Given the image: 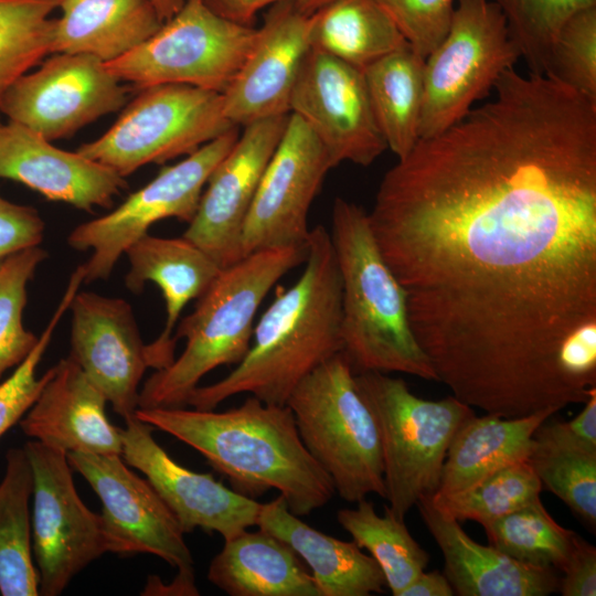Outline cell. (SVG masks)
I'll return each mask as SVG.
<instances>
[{"mask_svg": "<svg viewBox=\"0 0 596 596\" xmlns=\"http://www.w3.org/2000/svg\"><path fill=\"white\" fill-rule=\"evenodd\" d=\"M494 97L421 138L368 213L439 382L512 418L584 404L560 360L596 321V108L509 72Z\"/></svg>", "mask_w": 596, "mask_h": 596, "instance_id": "cell-1", "label": "cell"}, {"mask_svg": "<svg viewBox=\"0 0 596 596\" xmlns=\"http://www.w3.org/2000/svg\"><path fill=\"white\" fill-rule=\"evenodd\" d=\"M305 268L254 326L249 349L226 376L195 387L187 406L214 409L242 393L286 405L296 386L342 351L341 279L329 231L310 228Z\"/></svg>", "mask_w": 596, "mask_h": 596, "instance_id": "cell-2", "label": "cell"}, {"mask_svg": "<svg viewBox=\"0 0 596 596\" xmlns=\"http://www.w3.org/2000/svg\"><path fill=\"white\" fill-rule=\"evenodd\" d=\"M135 416L199 451L238 493L276 489L298 517L326 505L336 491L311 457L287 405L249 395L224 412L183 407L138 408Z\"/></svg>", "mask_w": 596, "mask_h": 596, "instance_id": "cell-3", "label": "cell"}, {"mask_svg": "<svg viewBox=\"0 0 596 596\" xmlns=\"http://www.w3.org/2000/svg\"><path fill=\"white\" fill-rule=\"evenodd\" d=\"M329 234L341 279V352L354 374L400 372L438 381L413 333L405 289L376 245L368 212L337 198Z\"/></svg>", "mask_w": 596, "mask_h": 596, "instance_id": "cell-4", "label": "cell"}, {"mask_svg": "<svg viewBox=\"0 0 596 596\" xmlns=\"http://www.w3.org/2000/svg\"><path fill=\"white\" fill-rule=\"evenodd\" d=\"M307 246L268 248L222 268L177 327L181 355L151 374L138 408L183 407L200 380L221 365L237 364L249 349L255 316L270 289L305 263Z\"/></svg>", "mask_w": 596, "mask_h": 596, "instance_id": "cell-5", "label": "cell"}, {"mask_svg": "<svg viewBox=\"0 0 596 596\" xmlns=\"http://www.w3.org/2000/svg\"><path fill=\"white\" fill-rule=\"evenodd\" d=\"M286 405L305 447L341 499L356 503L371 493L385 499L376 422L342 352L310 372Z\"/></svg>", "mask_w": 596, "mask_h": 596, "instance_id": "cell-6", "label": "cell"}, {"mask_svg": "<svg viewBox=\"0 0 596 596\" xmlns=\"http://www.w3.org/2000/svg\"><path fill=\"white\" fill-rule=\"evenodd\" d=\"M354 380L379 429L387 507L405 520L419 499L437 491L448 447L475 412L454 395L418 397L387 373L362 372Z\"/></svg>", "mask_w": 596, "mask_h": 596, "instance_id": "cell-7", "label": "cell"}, {"mask_svg": "<svg viewBox=\"0 0 596 596\" xmlns=\"http://www.w3.org/2000/svg\"><path fill=\"white\" fill-rule=\"evenodd\" d=\"M234 127L221 93L161 84L139 89L114 125L77 151L126 178L142 166L189 156Z\"/></svg>", "mask_w": 596, "mask_h": 596, "instance_id": "cell-8", "label": "cell"}, {"mask_svg": "<svg viewBox=\"0 0 596 596\" xmlns=\"http://www.w3.org/2000/svg\"><path fill=\"white\" fill-rule=\"evenodd\" d=\"M519 58L493 1L458 0L446 35L425 57L419 139L459 121Z\"/></svg>", "mask_w": 596, "mask_h": 596, "instance_id": "cell-9", "label": "cell"}, {"mask_svg": "<svg viewBox=\"0 0 596 596\" xmlns=\"http://www.w3.org/2000/svg\"><path fill=\"white\" fill-rule=\"evenodd\" d=\"M255 36V28L216 13L206 0H185L149 39L105 64L115 77L138 89L184 84L223 94Z\"/></svg>", "mask_w": 596, "mask_h": 596, "instance_id": "cell-10", "label": "cell"}, {"mask_svg": "<svg viewBox=\"0 0 596 596\" xmlns=\"http://www.w3.org/2000/svg\"><path fill=\"white\" fill-rule=\"evenodd\" d=\"M236 127L200 147L182 161L163 167L108 214L77 225L68 235L76 251H92L81 264L84 284L106 280L118 259L149 228L166 219L190 223L207 179L238 138Z\"/></svg>", "mask_w": 596, "mask_h": 596, "instance_id": "cell-11", "label": "cell"}, {"mask_svg": "<svg viewBox=\"0 0 596 596\" xmlns=\"http://www.w3.org/2000/svg\"><path fill=\"white\" fill-rule=\"evenodd\" d=\"M33 475L32 550L39 595L58 596L93 561L108 553L100 513L79 498L64 451L24 445Z\"/></svg>", "mask_w": 596, "mask_h": 596, "instance_id": "cell-12", "label": "cell"}, {"mask_svg": "<svg viewBox=\"0 0 596 596\" xmlns=\"http://www.w3.org/2000/svg\"><path fill=\"white\" fill-rule=\"evenodd\" d=\"M4 95L2 115L50 141L68 138L126 104L127 87L88 54L52 53Z\"/></svg>", "mask_w": 596, "mask_h": 596, "instance_id": "cell-13", "label": "cell"}, {"mask_svg": "<svg viewBox=\"0 0 596 596\" xmlns=\"http://www.w3.org/2000/svg\"><path fill=\"white\" fill-rule=\"evenodd\" d=\"M67 460L102 502L108 553H148L194 578L193 557L174 514L146 479L120 455L68 453Z\"/></svg>", "mask_w": 596, "mask_h": 596, "instance_id": "cell-14", "label": "cell"}, {"mask_svg": "<svg viewBox=\"0 0 596 596\" xmlns=\"http://www.w3.org/2000/svg\"><path fill=\"white\" fill-rule=\"evenodd\" d=\"M332 168L309 127L289 114L242 228V257L262 249L306 245L310 206Z\"/></svg>", "mask_w": 596, "mask_h": 596, "instance_id": "cell-15", "label": "cell"}, {"mask_svg": "<svg viewBox=\"0 0 596 596\" xmlns=\"http://www.w3.org/2000/svg\"><path fill=\"white\" fill-rule=\"evenodd\" d=\"M289 114L309 127L333 167L343 161L368 167L387 149L362 71L316 49L301 65Z\"/></svg>", "mask_w": 596, "mask_h": 596, "instance_id": "cell-16", "label": "cell"}, {"mask_svg": "<svg viewBox=\"0 0 596 596\" xmlns=\"http://www.w3.org/2000/svg\"><path fill=\"white\" fill-rule=\"evenodd\" d=\"M289 115L245 126L242 136L210 174L183 237L221 267L242 257V228L263 173L284 134Z\"/></svg>", "mask_w": 596, "mask_h": 596, "instance_id": "cell-17", "label": "cell"}, {"mask_svg": "<svg viewBox=\"0 0 596 596\" xmlns=\"http://www.w3.org/2000/svg\"><path fill=\"white\" fill-rule=\"evenodd\" d=\"M70 356L125 421L139 407L140 382L151 368L132 308L123 298L77 291L71 301Z\"/></svg>", "mask_w": 596, "mask_h": 596, "instance_id": "cell-18", "label": "cell"}, {"mask_svg": "<svg viewBox=\"0 0 596 596\" xmlns=\"http://www.w3.org/2000/svg\"><path fill=\"white\" fill-rule=\"evenodd\" d=\"M125 424L121 457L145 475L184 533L201 529L228 540L256 526L262 503L227 488L211 473L179 465L156 441L151 425L136 416Z\"/></svg>", "mask_w": 596, "mask_h": 596, "instance_id": "cell-19", "label": "cell"}, {"mask_svg": "<svg viewBox=\"0 0 596 596\" xmlns=\"http://www.w3.org/2000/svg\"><path fill=\"white\" fill-rule=\"evenodd\" d=\"M310 14L294 1L268 7L254 44L223 95L234 126L289 115L291 94L311 49Z\"/></svg>", "mask_w": 596, "mask_h": 596, "instance_id": "cell-20", "label": "cell"}, {"mask_svg": "<svg viewBox=\"0 0 596 596\" xmlns=\"http://www.w3.org/2000/svg\"><path fill=\"white\" fill-rule=\"evenodd\" d=\"M0 178L87 212L96 206L108 207L127 188L125 178L113 169L78 151L60 149L12 120L0 125Z\"/></svg>", "mask_w": 596, "mask_h": 596, "instance_id": "cell-21", "label": "cell"}, {"mask_svg": "<svg viewBox=\"0 0 596 596\" xmlns=\"http://www.w3.org/2000/svg\"><path fill=\"white\" fill-rule=\"evenodd\" d=\"M107 400L68 355L51 375L19 424L28 437L68 453L120 455L121 428L106 415Z\"/></svg>", "mask_w": 596, "mask_h": 596, "instance_id": "cell-22", "label": "cell"}, {"mask_svg": "<svg viewBox=\"0 0 596 596\" xmlns=\"http://www.w3.org/2000/svg\"><path fill=\"white\" fill-rule=\"evenodd\" d=\"M428 532L443 553L444 574L459 596H546L558 590L553 568L519 562L492 545L472 540L429 496L416 503Z\"/></svg>", "mask_w": 596, "mask_h": 596, "instance_id": "cell-23", "label": "cell"}, {"mask_svg": "<svg viewBox=\"0 0 596 596\" xmlns=\"http://www.w3.org/2000/svg\"><path fill=\"white\" fill-rule=\"evenodd\" d=\"M125 254L129 262L125 276L128 290L139 294L147 283H153L164 298V327L158 338L147 344L151 368L161 370L175 359L174 329L181 312L210 287L222 268L183 236L160 237L148 233Z\"/></svg>", "mask_w": 596, "mask_h": 596, "instance_id": "cell-24", "label": "cell"}, {"mask_svg": "<svg viewBox=\"0 0 596 596\" xmlns=\"http://www.w3.org/2000/svg\"><path fill=\"white\" fill-rule=\"evenodd\" d=\"M256 526L285 542L309 566L319 596H369L382 594L386 587L371 555L353 541L339 540L305 523L280 494L260 504Z\"/></svg>", "mask_w": 596, "mask_h": 596, "instance_id": "cell-25", "label": "cell"}, {"mask_svg": "<svg viewBox=\"0 0 596 596\" xmlns=\"http://www.w3.org/2000/svg\"><path fill=\"white\" fill-rule=\"evenodd\" d=\"M51 54H88L107 63L155 34L162 25L150 0H58Z\"/></svg>", "mask_w": 596, "mask_h": 596, "instance_id": "cell-26", "label": "cell"}, {"mask_svg": "<svg viewBox=\"0 0 596 596\" xmlns=\"http://www.w3.org/2000/svg\"><path fill=\"white\" fill-rule=\"evenodd\" d=\"M207 579L230 596H319L297 553L260 529L224 540Z\"/></svg>", "mask_w": 596, "mask_h": 596, "instance_id": "cell-27", "label": "cell"}, {"mask_svg": "<svg viewBox=\"0 0 596 596\" xmlns=\"http://www.w3.org/2000/svg\"><path fill=\"white\" fill-rule=\"evenodd\" d=\"M556 414L544 409L522 417L493 414L471 416L455 434L444 461L437 496L459 493L492 472L528 460L533 451L534 434Z\"/></svg>", "mask_w": 596, "mask_h": 596, "instance_id": "cell-28", "label": "cell"}, {"mask_svg": "<svg viewBox=\"0 0 596 596\" xmlns=\"http://www.w3.org/2000/svg\"><path fill=\"white\" fill-rule=\"evenodd\" d=\"M312 49L363 71L407 45L402 32L375 0H332L310 14Z\"/></svg>", "mask_w": 596, "mask_h": 596, "instance_id": "cell-29", "label": "cell"}, {"mask_svg": "<svg viewBox=\"0 0 596 596\" xmlns=\"http://www.w3.org/2000/svg\"><path fill=\"white\" fill-rule=\"evenodd\" d=\"M424 62L407 44L362 71L376 124L387 149L397 159L419 140Z\"/></svg>", "mask_w": 596, "mask_h": 596, "instance_id": "cell-30", "label": "cell"}, {"mask_svg": "<svg viewBox=\"0 0 596 596\" xmlns=\"http://www.w3.org/2000/svg\"><path fill=\"white\" fill-rule=\"evenodd\" d=\"M32 468L23 448L6 454L0 482V594L39 595V576L33 561L30 500Z\"/></svg>", "mask_w": 596, "mask_h": 596, "instance_id": "cell-31", "label": "cell"}, {"mask_svg": "<svg viewBox=\"0 0 596 596\" xmlns=\"http://www.w3.org/2000/svg\"><path fill=\"white\" fill-rule=\"evenodd\" d=\"M337 520L360 549L370 552L392 595L400 596L425 571L428 553L411 535L404 520L396 518L387 505L383 515H379L374 504L362 499L355 508L340 509Z\"/></svg>", "mask_w": 596, "mask_h": 596, "instance_id": "cell-32", "label": "cell"}, {"mask_svg": "<svg viewBox=\"0 0 596 596\" xmlns=\"http://www.w3.org/2000/svg\"><path fill=\"white\" fill-rule=\"evenodd\" d=\"M490 545L538 567L563 571L577 533L560 525L541 498L482 525Z\"/></svg>", "mask_w": 596, "mask_h": 596, "instance_id": "cell-33", "label": "cell"}, {"mask_svg": "<svg viewBox=\"0 0 596 596\" xmlns=\"http://www.w3.org/2000/svg\"><path fill=\"white\" fill-rule=\"evenodd\" d=\"M58 0H0V125L12 84L51 54Z\"/></svg>", "mask_w": 596, "mask_h": 596, "instance_id": "cell-34", "label": "cell"}, {"mask_svg": "<svg viewBox=\"0 0 596 596\" xmlns=\"http://www.w3.org/2000/svg\"><path fill=\"white\" fill-rule=\"evenodd\" d=\"M542 488L528 459L505 466L459 493L429 498L458 522L470 520L483 525L539 499Z\"/></svg>", "mask_w": 596, "mask_h": 596, "instance_id": "cell-35", "label": "cell"}, {"mask_svg": "<svg viewBox=\"0 0 596 596\" xmlns=\"http://www.w3.org/2000/svg\"><path fill=\"white\" fill-rule=\"evenodd\" d=\"M502 11L509 34L530 73L545 75L563 25L596 0H491Z\"/></svg>", "mask_w": 596, "mask_h": 596, "instance_id": "cell-36", "label": "cell"}, {"mask_svg": "<svg viewBox=\"0 0 596 596\" xmlns=\"http://www.w3.org/2000/svg\"><path fill=\"white\" fill-rule=\"evenodd\" d=\"M529 458L542 487L596 526V453L539 441Z\"/></svg>", "mask_w": 596, "mask_h": 596, "instance_id": "cell-37", "label": "cell"}, {"mask_svg": "<svg viewBox=\"0 0 596 596\" xmlns=\"http://www.w3.org/2000/svg\"><path fill=\"white\" fill-rule=\"evenodd\" d=\"M46 257L45 249L34 246L0 262V377L18 366L39 340L24 328L23 310L28 284Z\"/></svg>", "mask_w": 596, "mask_h": 596, "instance_id": "cell-38", "label": "cell"}, {"mask_svg": "<svg viewBox=\"0 0 596 596\" xmlns=\"http://www.w3.org/2000/svg\"><path fill=\"white\" fill-rule=\"evenodd\" d=\"M545 75L596 98V7L577 12L563 25Z\"/></svg>", "mask_w": 596, "mask_h": 596, "instance_id": "cell-39", "label": "cell"}, {"mask_svg": "<svg viewBox=\"0 0 596 596\" xmlns=\"http://www.w3.org/2000/svg\"><path fill=\"white\" fill-rule=\"evenodd\" d=\"M73 297L74 291L65 289L57 308L34 348L15 368L14 372L0 384V437L20 422L49 380L51 369L38 377L36 368L51 342L55 328L70 308Z\"/></svg>", "mask_w": 596, "mask_h": 596, "instance_id": "cell-40", "label": "cell"}, {"mask_svg": "<svg viewBox=\"0 0 596 596\" xmlns=\"http://www.w3.org/2000/svg\"><path fill=\"white\" fill-rule=\"evenodd\" d=\"M407 43L424 58L441 42L454 14V0H375Z\"/></svg>", "mask_w": 596, "mask_h": 596, "instance_id": "cell-41", "label": "cell"}, {"mask_svg": "<svg viewBox=\"0 0 596 596\" xmlns=\"http://www.w3.org/2000/svg\"><path fill=\"white\" fill-rule=\"evenodd\" d=\"M44 228V221L34 207L13 203L0 194V260L39 246Z\"/></svg>", "mask_w": 596, "mask_h": 596, "instance_id": "cell-42", "label": "cell"}, {"mask_svg": "<svg viewBox=\"0 0 596 596\" xmlns=\"http://www.w3.org/2000/svg\"><path fill=\"white\" fill-rule=\"evenodd\" d=\"M534 438L539 441L596 453V390L573 419L552 423L546 419L536 429Z\"/></svg>", "mask_w": 596, "mask_h": 596, "instance_id": "cell-43", "label": "cell"}, {"mask_svg": "<svg viewBox=\"0 0 596 596\" xmlns=\"http://www.w3.org/2000/svg\"><path fill=\"white\" fill-rule=\"evenodd\" d=\"M558 592L563 596L596 595V547L578 534L568 561L562 571Z\"/></svg>", "mask_w": 596, "mask_h": 596, "instance_id": "cell-44", "label": "cell"}, {"mask_svg": "<svg viewBox=\"0 0 596 596\" xmlns=\"http://www.w3.org/2000/svg\"><path fill=\"white\" fill-rule=\"evenodd\" d=\"M286 0H206L207 4L219 14L235 22L252 25V22L262 9L276 2ZM309 14L332 0H289Z\"/></svg>", "mask_w": 596, "mask_h": 596, "instance_id": "cell-45", "label": "cell"}, {"mask_svg": "<svg viewBox=\"0 0 596 596\" xmlns=\"http://www.w3.org/2000/svg\"><path fill=\"white\" fill-rule=\"evenodd\" d=\"M454 589L444 573L433 571L419 573L400 596H453Z\"/></svg>", "mask_w": 596, "mask_h": 596, "instance_id": "cell-46", "label": "cell"}, {"mask_svg": "<svg viewBox=\"0 0 596 596\" xmlns=\"http://www.w3.org/2000/svg\"><path fill=\"white\" fill-rule=\"evenodd\" d=\"M162 22L172 18L184 4L185 0H150Z\"/></svg>", "mask_w": 596, "mask_h": 596, "instance_id": "cell-47", "label": "cell"}, {"mask_svg": "<svg viewBox=\"0 0 596 596\" xmlns=\"http://www.w3.org/2000/svg\"><path fill=\"white\" fill-rule=\"evenodd\" d=\"M1 260H2V259H1ZM1 260H0V262H1Z\"/></svg>", "mask_w": 596, "mask_h": 596, "instance_id": "cell-48", "label": "cell"}]
</instances>
